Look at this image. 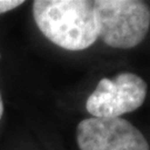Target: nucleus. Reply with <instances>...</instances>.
<instances>
[{
    "mask_svg": "<svg viewBox=\"0 0 150 150\" xmlns=\"http://www.w3.org/2000/svg\"><path fill=\"white\" fill-rule=\"evenodd\" d=\"M0 58H1V56H0Z\"/></svg>",
    "mask_w": 150,
    "mask_h": 150,
    "instance_id": "7",
    "label": "nucleus"
},
{
    "mask_svg": "<svg viewBox=\"0 0 150 150\" xmlns=\"http://www.w3.org/2000/svg\"><path fill=\"white\" fill-rule=\"evenodd\" d=\"M80 150H150L145 136L122 118H88L77 127Z\"/></svg>",
    "mask_w": 150,
    "mask_h": 150,
    "instance_id": "4",
    "label": "nucleus"
},
{
    "mask_svg": "<svg viewBox=\"0 0 150 150\" xmlns=\"http://www.w3.org/2000/svg\"><path fill=\"white\" fill-rule=\"evenodd\" d=\"M147 85L131 72H122L113 78H102L88 97L87 111L95 118H120L134 111L145 102Z\"/></svg>",
    "mask_w": 150,
    "mask_h": 150,
    "instance_id": "3",
    "label": "nucleus"
},
{
    "mask_svg": "<svg viewBox=\"0 0 150 150\" xmlns=\"http://www.w3.org/2000/svg\"><path fill=\"white\" fill-rule=\"evenodd\" d=\"M98 38L119 49L134 48L146 38L150 27L149 6L139 0H96Z\"/></svg>",
    "mask_w": 150,
    "mask_h": 150,
    "instance_id": "2",
    "label": "nucleus"
},
{
    "mask_svg": "<svg viewBox=\"0 0 150 150\" xmlns=\"http://www.w3.org/2000/svg\"><path fill=\"white\" fill-rule=\"evenodd\" d=\"M2 113H4V102H2V98L0 95V119L2 117Z\"/></svg>",
    "mask_w": 150,
    "mask_h": 150,
    "instance_id": "6",
    "label": "nucleus"
},
{
    "mask_svg": "<svg viewBox=\"0 0 150 150\" xmlns=\"http://www.w3.org/2000/svg\"><path fill=\"white\" fill-rule=\"evenodd\" d=\"M32 13L40 31L66 50H83L98 39L92 1L36 0Z\"/></svg>",
    "mask_w": 150,
    "mask_h": 150,
    "instance_id": "1",
    "label": "nucleus"
},
{
    "mask_svg": "<svg viewBox=\"0 0 150 150\" xmlns=\"http://www.w3.org/2000/svg\"><path fill=\"white\" fill-rule=\"evenodd\" d=\"M25 4L21 0H0V13L10 11Z\"/></svg>",
    "mask_w": 150,
    "mask_h": 150,
    "instance_id": "5",
    "label": "nucleus"
}]
</instances>
